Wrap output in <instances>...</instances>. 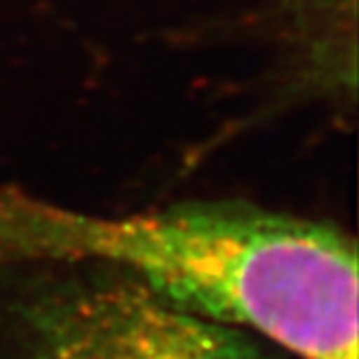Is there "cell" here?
<instances>
[{
    "instance_id": "1",
    "label": "cell",
    "mask_w": 359,
    "mask_h": 359,
    "mask_svg": "<svg viewBox=\"0 0 359 359\" xmlns=\"http://www.w3.org/2000/svg\"><path fill=\"white\" fill-rule=\"evenodd\" d=\"M0 260L97 264L297 359H359L357 249L320 221L241 201L93 215L0 187Z\"/></svg>"
},
{
    "instance_id": "2",
    "label": "cell",
    "mask_w": 359,
    "mask_h": 359,
    "mask_svg": "<svg viewBox=\"0 0 359 359\" xmlns=\"http://www.w3.org/2000/svg\"><path fill=\"white\" fill-rule=\"evenodd\" d=\"M20 320L27 359H273L253 333L107 269L31 294Z\"/></svg>"
}]
</instances>
